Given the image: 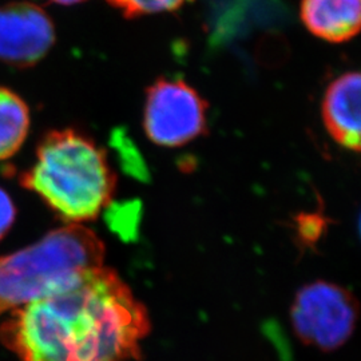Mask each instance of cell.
I'll use <instances>...</instances> for the list:
<instances>
[{
	"instance_id": "cell-5",
	"label": "cell",
	"mask_w": 361,
	"mask_h": 361,
	"mask_svg": "<svg viewBox=\"0 0 361 361\" xmlns=\"http://www.w3.org/2000/svg\"><path fill=\"white\" fill-rule=\"evenodd\" d=\"M207 104L180 79L159 78L147 89L143 129L162 147H180L207 133Z\"/></svg>"
},
{
	"instance_id": "cell-12",
	"label": "cell",
	"mask_w": 361,
	"mask_h": 361,
	"mask_svg": "<svg viewBox=\"0 0 361 361\" xmlns=\"http://www.w3.org/2000/svg\"><path fill=\"white\" fill-rule=\"evenodd\" d=\"M56 4H62V6H73V4H78V3H82L85 0H51Z\"/></svg>"
},
{
	"instance_id": "cell-7",
	"label": "cell",
	"mask_w": 361,
	"mask_h": 361,
	"mask_svg": "<svg viewBox=\"0 0 361 361\" xmlns=\"http://www.w3.org/2000/svg\"><path fill=\"white\" fill-rule=\"evenodd\" d=\"M360 74L349 71L328 86L322 114L325 129L336 143L350 152L360 150Z\"/></svg>"
},
{
	"instance_id": "cell-11",
	"label": "cell",
	"mask_w": 361,
	"mask_h": 361,
	"mask_svg": "<svg viewBox=\"0 0 361 361\" xmlns=\"http://www.w3.org/2000/svg\"><path fill=\"white\" fill-rule=\"evenodd\" d=\"M16 219V207L13 198L3 188H0V241L11 231Z\"/></svg>"
},
{
	"instance_id": "cell-3",
	"label": "cell",
	"mask_w": 361,
	"mask_h": 361,
	"mask_svg": "<svg viewBox=\"0 0 361 361\" xmlns=\"http://www.w3.org/2000/svg\"><path fill=\"white\" fill-rule=\"evenodd\" d=\"M104 241L80 224L47 233L42 240L0 257V314L52 295L83 273L104 265Z\"/></svg>"
},
{
	"instance_id": "cell-1",
	"label": "cell",
	"mask_w": 361,
	"mask_h": 361,
	"mask_svg": "<svg viewBox=\"0 0 361 361\" xmlns=\"http://www.w3.org/2000/svg\"><path fill=\"white\" fill-rule=\"evenodd\" d=\"M150 329L147 308L104 265L11 310L0 343L20 361H130L141 357Z\"/></svg>"
},
{
	"instance_id": "cell-10",
	"label": "cell",
	"mask_w": 361,
	"mask_h": 361,
	"mask_svg": "<svg viewBox=\"0 0 361 361\" xmlns=\"http://www.w3.org/2000/svg\"><path fill=\"white\" fill-rule=\"evenodd\" d=\"M123 16L133 19L152 13L176 11L192 0H106Z\"/></svg>"
},
{
	"instance_id": "cell-6",
	"label": "cell",
	"mask_w": 361,
	"mask_h": 361,
	"mask_svg": "<svg viewBox=\"0 0 361 361\" xmlns=\"http://www.w3.org/2000/svg\"><path fill=\"white\" fill-rule=\"evenodd\" d=\"M55 43L50 15L28 1L0 7V62L31 67L40 62Z\"/></svg>"
},
{
	"instance_id": "cell-2",
	"label": "cell",
	"mask_w": 361,
	"mask_h": 361,
	"mask_svg": "<svg viewBox=\"0 0 361 361\" xmlns=\"http://www.w3.org/2000/svg\"><path fill=\"white\" fill-rule=\"evenodd\" d=\"M67 224L97 219L113 201L116 177L104 149L77 130H52L39 142L35 162L19 177Z\"/></svg>"
},
{
	"instance_id": "cell-8",
	"label": "cell",
	"mask_w": 361,
	"mask_h": 361,
	"mask_svg": "<svg viewBox=\"0 0 361 361\" xmlns=\"http://www.w3.org/2000/svg\"><path fill=\"white\" fill-rule=\"evenodd\" d=\"M301 20L314 37L344 43L360 31L361 0H302Z\"/></svg>"
},
{
	"instance_id": "cell-4",
	"label": "cell",
	"mask_w": 361,
	"mask_h": 361,
	"mask_svg": "<svg viewBox=\"0 0 361 361\" xmlns=\"http://www.w3.org/2000/svg\"><path fill=\"white\" fill-rule=\"evenodd\" d=\"M359 305L348 289L328 281L302 286L290 307V323L300 341L332 352L353 334Z\"/></svg>"
},
{
	"instance_id": "cell-9",
	"label": "cell",
	"mask_w": 361,
	"mask_h": 361,
	"mask_svg": "<svg viewBox=\"0 0 361 361\" xmlns=\"http://www.w3.org/2000/svg\"><path fill=\"white\" fill-rule=\"evenodd\" d=\"M30 123L26 102L15 91L0 86V161L10 159L20 150Z\"/></svg>"
}]
</instances>
